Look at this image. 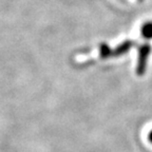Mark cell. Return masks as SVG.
<instances>
[{"mask_svg": "<svg viewBox=\"0 0 152 152\" xmlns=\"http://www.w3.org/2000/svg\"><path fill=\"white\" fill-rule=\"evenodd\" d=\"M148 140L150 144H152V130H150V132L148 133Z\"/></svg>", "mask_w": 152, "mask_h": 152, "instance_id": "7a4b0ae2", "label": "cell"}, {"mask_svg": "<svg viewBox=\"0 0 152 152\" xmlns=\"http://www.w3.org/2000/svg\"><path fill=\"white\" fill-rule=\"evenodd\" d=\"M142 34L144 37L151 39L152 38V22H147L142 26Z\"/></svg>", "mask_w": 152, "mask_h": 152, "instance_id": "6da1fadb", "label": "cell"}]
</instances>
